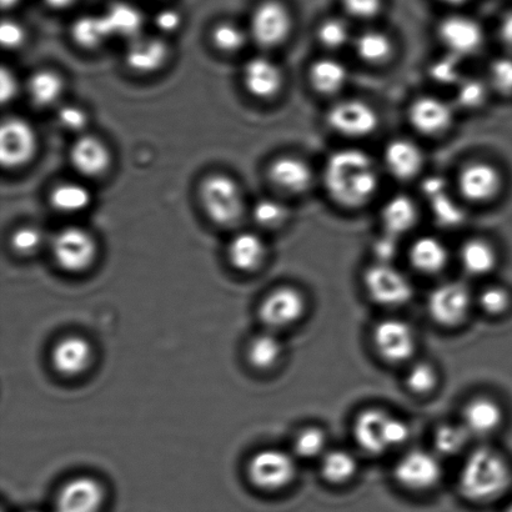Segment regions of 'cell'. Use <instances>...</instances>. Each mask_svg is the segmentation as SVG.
<instances>
[{
    "mask_svg": "<svg viewBox=\"0 0 512 512\" xmlns=\"http://www.w3.org/2000/svg\"><path fill=\"white\" fill-rule=\"evenodd\" d=\"M324 187L331 200L346 209H359L375 198L380 187L373 158L361 149H339L324 167Z\"/></svg>",
    "mask_w": 512,
    "mask_h": 512,
    "instance_id": "6da1fadb",
    "label": "cell"
},
{
    "mask_svg": "<svg viewBox=\"0 0 512 512\" xmlns=\"http://www.w3.org/2000/svg\"><path fill=\"white\" fill-rule=\"evenodd\" d=\"M512 471L509 461L498 450L480 446L466 456L459 474V490L473 503H491L510 488Z\"/></svg>",
    "mask_w": 512,
    "mask_h": 512,
    "instance_id": "7a4b0ae2",
    "label": "cell"
},
{
    "mask_svg": "<svg viewBox=\"0 0 512 512\" xmlns=\"http://www.w3.org/2000/svg\"><path fill=\"white\" fill-rule=\"evenodd\" d=\"M410 434L409 425L404 420L378 408L361 411L353 424L356 445L364 453L374 456L384 455L405 445Z\"/></svg>",
    "mask_w": 512,
    "mask_h": 512,
    "instance_id": "3957f363",
    "label": "cell"
},
{
    "mask_svg": "<svg viewBox=\"0 0 512 512\" xmlns=\"http://www.w3.org/2000/svg\"><path fill=\"white\" fill-rule=\"evenodd\" d=\"M199 195L204 212L215 224L227 227L237 223L243 215L242 189L229 175H209L200 185Z\"/></svg>",
    "mask_w": 512,
    "mask_h": 512,
    "instance_id": "277c9868",
    "label": "cell"
},
{
    "mask_svg": "<svg viewBox=\"0 0 512 512\" xmlns=\"http://www.w3.org/2000/svg\"><path fill=\"white\" fill-rule=\"evenodd\" d=\"M363 283L373 303L385 308H399L410 303L414 286L403 271L391 263H376L365 270Z\"/></svg>",
    "mask_w": 512,
    "mask_h": 512,
    "instance_id": "5b68a950",
    "label": "cell"
},
{
    "mask_svg": "<svg viewBox=\"0 0 512 512\" xmlns=\"http://www.w3.org/2000/svg\"><path fill=\"white\" fill-rule=\"evenodd\" d=\"M296 473L298 465L294 456L280 449L260 450L248 464L249 480L255 488L268 493L288 488Z\"/></svg>",
    "mask_w": 512,
    "mask_h": 512,
    "instance_id": "8992f818",
    "label": "cell"
},
{
    "mask_svg": "<svg viewBox=\"0 0 512 512\" xmlns=\"http://www.w3.org/2000/svg\"><path fill=\"white\" fill-rule=\"evenodd\" d=\"M326 124L341 137L361 139L374 134L380 124L379 114L360 99H344L326 113Z\"/></svg>",
    "mask_w": 512,
    "mask_h": 512,
    "instance_id": "52a82bcc",
    "label": "cell"
},
{
    "mask_svg": "<svg viewBox=\"0 0 512 512\" xmlns=\"http://www.w3.org/2000/svg\"><path fill=\"white\" fill-rule=\"evenodd\" d=\"M98 248L92 234L80 227L59 230L52 242L55 263L68 273H83L92 266Z\"/></svg>",
    "mask_w": 512,
    "mask_h": 512,
    "instance_id": "ba28073f",
    "label": "cell"
},
{
    "mask_svg": "<svg viewBox=\"0 0 512 512\" xmlns=\"http://www.w3.org/2000/svg\"><path fill=\"white\" fill-rule=\"evenodd\" d=\"M396 483L414 493H425L443 479V466L430 451L414 449L401 456L394 468Z\"/></svg>",
    "mask_w": 512,
    "mask_h": 512,
    "instance_id": "9c48e42d",
    "label": "cell"
},
{
    "mask_svg": "<svg viewBox=\"0 0 512 512\" xmlns=\"http://www.w3.org/2000/svg\"><path fill=\"white\" fill-rule=\"evenodd\" d=\"M293 29L289 9L279 0H265L255 8L249 35L261 48H276L286 42Z\"/></svg>",
    "mask_w": 512,
    "mask_h": 512,
    "instance_id": "30bf717a",
    "label": "cell"
},
{
    "mask_svg": "<svg viewBox=\"0 0 512 512\" xmlns=\"http://www.w3.org/2000/svg\"><path fill=\"white\" fill-rule=\"evenodd\" d=\"M473 305V295L465 284L458 281L444 283L431 291L428 313L434 323L444 328H455L464 323Z\"/></svg>",
    "mask_w": 512,
    "mask_h": 512,
    "instance_id": "8fae6325",
    "label": "cell"
},
{
    "mask_svg": "<svg viewBox=\"0 0 512 512\" xmlns=\"http://www.w3.org/2000/svg\"><path fill=\"white\" fill-rule=\"evenodd\" d=\"M305 311L304 294L293 286H280L261 301L259 316L266 328L276 331L299 323Z\"/></svg>",
    "mask_w": 512,
    "mask_h": 512,
    "instance_id": "7c38bea8",
    "label": "cell"
},
{
    "mask_svg": "<svg viewBox=\"0 0 512 512\" xmlns=\"http://www.w3.org/2000/svg\"><path fill=\"white\" fill-rule=\"evenodd\" d=\"M373 344L376 353L386 363H405L415 354V331L405 320H381L373 330Z\"/></svg>",
    "mask_w": 512,
    "mask_h": 512,
    "instance_id": "4fadbf2b",
    "label": "cell"
},
{
    "mask_svg": "<svg viewBox=\"0 0 512 512\" xmlns=\"http://www.w3.org/2000/svg\"><path fill=\"white\" fill-rule=\"evenodd\" d=\"M38 139L27 120L18 117L5 119L0 128V160L4 168L23 167L37 152Z\"/></svg>",
    "mask_w": 512,
    "mask_h": 512,
    "instance_id": "5bb4252c",
    "label": "cell"
},
{
    "mask_svg": "<svg viewBox=\"0 0 512 512\" xmlns=\"http://www.w3.org/2000/svg\"><path fill=\"white\" fill-rule=\"evenodd\" d=\"M458 188L463 198L471 203L493 202L503 192L504 178L494 164L471 162L461 168Z\"/></svg>",
    "mask_w": 512,
    "mask_h": 512,
    "instance_id": "9a60e30c",
    "label": "cell"
},
{
    "mask_svg": "<svg viewBox=\"0 0 512 512\" xmlns=\"http://www.w3.org/2000/svg\"><path fill=\"white\" fill-rule=\"evenodd\" d=\"M438 35L448 53L460 59L478 53L485 42L481 25L466 15H449L441 20Z\"/></svg>",
    "mask_w": 512,
    "mask_h": 512,
    "instance_id": "2e32d148",
    "label": "cell"
},
{
    "mask_svg": "<svg viewBox=\"0 0 512 512\" xmlns=\"http://www.w3.org/2000/svg\"><path fill=\"white\" fill-rule=\"evenodd\" d=\"M409 123L416 132L438 137L448 132L455 122L454 105L438 97H420L410 104Z\"/></svg>",
    "mask_w": 512,
    "mask_h": 512,
    "instance_id": "e0dca14e",
    "label": "cell"
},
{
    "mask_svg": "<svg viewBox=\"0 0 512 512\" xmlns=\"http://www.w3.org/2000/svg\"><path fill=\"white\" fill-rule=\"evenodd\" d=\"M104 499L105 491L97 479L78 476L60 489L54 512H100Z\"/></svg>",
    "mask_w": 512,
    "mask_h": 512,
    "instance_id": "ac0fdd59",
    "label": "cell"
},
{
    "mask_svg": "<svg viewBox=\"0 0 512 512\" xmlns=\"http://www.w3.org/2000/svg\"><path fill=\"white\" fill-rule=\"evenodd\" d=\"M268 177L281 192L300 195L308 192L314 183V172L304 159L281 155L270 163Z\"/></svg>",
    "mask_w": 512,
    "mask_h": 512,
    "instance_id": "d6986e66",
    "label": "cell"
},
{
    "mask_svg": "<svg viewBox=\"0 0 512 512\" xmlns=\"http://www.w3.org/2000/svg\"><path fill=\"white\" fill-rule=\"evenodd\" d=\"M243 83L248 93L258 99H271L283 88V72L273 59L254 57L243 69Z\"/></svg>",
    "mask_w": 512,
    "mask_h": 512,
    "instance_id": "ffe728a7",
    "label": "cell"
},
{
    "mask_svg": "<svg viewBox=\"0 0 512 512\" xmlns=\"http://www.w3.org/2000/svg\"><path fill=\"white\" fill-rule=\"evenodd\" d=\"M92 344L79 335L60 339L52 351V364L57 373L67 378L85 373L93 360Z\"/></svg>",
    "mask_w": 512,
    "mask_h": 512,
    "instance_id": "44dd1931",
    "label": "cell"
},
{
    "mask_svg": "<svg viewBox=\"0 0 512 512\" xmlns=\"http://www.w3.org/2000/svg\"><path fill=\"white\" fill-rule=\"evenodd\" d=\"M424 153L418 144L409 139H393L384 149L386 170L399 180H411L424 167Z\"/></svg>",
    "mask_w": 512,
    "mask_h": 512,
    "instance_id": "7402d4cb",
    "label": "cell"
},
{
    "mask_svg": "<svg viewBox=\"0 0 512 512\" xmlns=\"http://www.w3.org/2000/svg\"><path fill=\"white\" fill-rule=\"evenodd\" d=\"M70 163L79 174L84 177H99L107 172L110 162V153L107 145L92 135H82L70 148Z\"/></svg>",
    "mask_w": 512,
    "mask_h": 512,
    "instance_id": "603a6c76",
    "label": "cell"
},
{
    "mask_svg": "<svg viewBox=\"0 0 512 512\" xmlns=\"http://www.w3.org/2000/svg\"><path fill=\"white\" fill-rule=\"evenodd\" d=\"M504 421V410L489 396H478L465 405L463 425L471 436L485 438L496 433Z\"/></svg>",
    "mask_w": 512,
    "mask_h": 512,
    "instance_id": "cb8c5ba5",
    "label": "cell"
},
{
    "mask_svg": "<svg viewBox=\"0 0 512 512\" xmlns=\"http://www.w3.org/2000/svg\"><path fill=\"white\" fill-rule=\"evenodd\" d=\"M419 220V210L408 195L398 194L386 200L381 208L380 222L385 234L401 238L415 228Z\"/></svg>",
    "mask_w": 512,
    "mask_h": 512,
    "instance_id": "d4e9b609",
    "label": "cell"
},
{
    "mask_svg": "<svg viewBox=\"0 0 512 512\" xmlns=\"http://www.w3.org/2000/svg\"><path fill=\"white\" fill-rule=\"evenodd\" d=\"M168 58V47L157 37H137L130 40L125 52L128 67L138 73H152L158 70Z\"/></svg>",
    "mask_w": 512,
    "mask_h": 512,
    "instance_id": "484cf974",
    "label": "cell"
},
{
    "mask_svg": "<svg viewBox=\"0 0 512 512\" xmlns=\"http://www.w3.org/2000/svg\"><path fill=\"white\" fill-rule=\"evenodd\" d=\"M413 268L425 275L441 273L449 263V250L443 240L425 235L415 240L409 249Z\"/></svg>",
    "mask_w": 512,
    "mask_h": 512,
    "instance_id": "4316f807",
    "label": "cell"
},
{
    "mask_svg": "<svg viewBox=\"0 0 512 512\" xmlns=\"http://www.w3.org/2000/svg\"><path fill=\"white\" fill-rule=\"evenodd\" d=\"M228 258L235 269L245 273L259 269L266 258L264 240L255 233H239L230 240Z\"/></svg>",
    "mask_w": 512,
    "mask_h": 512,
    "instance_id": "83f0119b",
    "label": "cell"
},
{
    "mask_svg": "<svg viewBox=\"0 0 512 512\" xmlns=\"http://www.w3.org/2000/svg\"><path fill=\"white\" fill-rule=\"evenodd\" d=\"M348 79V69L338 59H316L309 68L310 85L319 94H338L344 89Z\"/></svg>",
    "mask_w": 512,
    "mask_h": 512,
    "instance_id": "f1b7e54d",
    "label": "cell"
},
{
    "mask_svg": "<svg viewBox=\"0 0 512 512\" xmlns=\"http://www.w3.org/2000/svg\"><path fill=\"white\" fill-rule=\"evenodd\" d=\"M459 260L466 273L484 276L493 273L499 263V254L488 240L473 238L461 245Z\"/></svg>",
    "mask_w": 512,
    "mask_h": 512,
    "instance_id": "f546056e",
    "label": "cell"
},
{
    "mask_svg": "<svg viewBox=\"0 0 512 512\" xmlns=\"http://www.w3.org/2000/svg\"><path fill=\"white\" fill-rule=\"evenodd\" d=\"M359 464L348 450H328L320 461V473L326 483L345 485L355 478Z\"/></svg>",
    "mask_w": 512,
    "mask_h": 512,
    "instance_id": "4dcf8cb0",
    "label": "cell"
},
{
    "mask_svg": "<svg viewBox=\"0 0 512 512\" xmlns=\"http://www.w3.org/2000/svg\"><path fill=\"white\" fill-rule=\"evenodd\" d=\"M63 90V79L53 70H38L28 79L27 92L29 98L39 108L52 107L62 97Z\"/></svg>",
    "mask_w": 512,
    "mask_h": 512,
    "instance_id": "1f68e13d",
    "label": "cell"
},
{
    "mask_svg": "<svg viewBox=\"0 0 512 512\" xmlns=\"http://www.w3.org/2000/svg\"><path fill=\"white\" fill-rule=\"evenodd\" d=\"M50 205L57 212L74 214L83 212L92 203V193L85 185L77 182H64L55 185L50 192Z\"/></svg>",
    "mask_w": 512,
    "mask_h": 512,
    "instance_id": "d6a6232c",
    "label": "cell"
},
{
    "mask_svg": "<svg viewBox=\"0 0 512 512\" xmlns=\"http://www.w3.org/2000/svg\"><path fill=\"white\" fill-rule=\"evenodd\" d=\"M355 52L363 62L380 65L388 62L394 53V45L388 34L369 29L355 39Z\"/></svg>",
    "mask_w": 512,
    "mask_h": 512,
    "instance_id": "836d02e7",
    "label": "cell"
},
{
    "mask_svg": "<svg viewBox=\"0 0 512 512\" xmlns=\"http://www.w3.org/2000/svg\"><path fill=\"white\" fill-rule=\"evenodd\" d=\"M284 353V346L274 331H265L250 341L248 360L258 370L273 369Z\"/></svg>",
    "mask_w": 512,
    "mask_h": 512,
    "instance_id": "e575fe53",
    "label": "cell"
},
{
    "mask_svg": "<svg viewBox=\"0 0 512 512\" xmlns=\"http://www.w3.org/2000/svg\"><path fill=\"white\" fill-rule=\"evenodd\" d=\"M104 17L107 19L113 37L119 35V37L129 40L139 37V30L143 25V15L133 5L123 2L114 3L110 5Z\"/></svg>",
    "mask_w": 512,
    "mask_h": 512,
    "instance_id": "d590c367",
    "label": "cell"
},
{
    "mask_svg": "<svg viewBox=\"0 0 512 512\" xmlns=\"http://www.w3.org/2000/svg\"><path fill=\"white\" fill-rule=\"evenodd\" d=\"M74 42L80 47L93 49L112 38L107 19L103 15H84L75 20L72 27Z\"/></svg>",
    "mask_w": 512,
    "mask_h": 512,
    "instance_id": "8d00e7d4",
    "label": "cell"
},
{
    "mask_svg": "<svg viewBox=\"0 0 512 512\" xmlns=\"http://www.w3.org/2000/svg\"><path fill=\"white\" fill-rule=\"evenodd\" d=\"M471 435L463 424H441L433 435L436 453L444 456H454L461 453L469 443Z\"/></svg>",
    "mask_w": 512,
    "mask_h": 512,
    "instance_id": "74e56055",
    "label": "cell"
},
{
    "mask_svg": "<svg viewBox=\"0 0 512 512\" xmlns=\"http://www.w3.org/2000/svg\"><path fill=\"white\" fill-rule=\"evenodd\" d=\"M328 446V436L318 426L300 430L294 439V453L304 460L323 458Z\"/></svg>",
    "mask_w": 512,
    "mask_h": 512,
    "instance_id": "f35d334b",
    "label": "cell"
},
{
    "mask_svg": "<svg viewBox=\"0 0 512 512\" xmlns=\"http://www.w3.org/2000/svg\"><path fill=\"white\" fill-rule=\"evenodd\" d=\"M439 383V374L433 364L428 361H419L414 364L406 374V385L411 393L428 395L433 393Z\"/></svg>",
    "mask_w": 512,
    "mask_h": 512,
    "instance_id": "ab89813d",
    "label": "cell"
},
{
    "mask_svg": "<svg viewBox=\"0 0 512 512\" xmlns=\"http://www.w3.org/2000/svg\"><path fill=\"white\" fill-rule=\"evenodd\" d=\"M316 35H318L319 43L330 50L344 48L351 39L349 24L340 18L323 20L316 30Z\"/></svg>",
    "mask_w": 512,
    "mask_h": 512,
    "instance_id": "60d3db41",
    "label": "cell"
},
{
    "mask_svg": "<svg viewBox=\"0 0 512 512\" xmlns=\"http://www.w3.org/2000/svg\"><path fill=\"white\" fill-rule=\"evenodd\" d=\"M456 102L460 108L474 110L483 107L488 99V85L478 78H463L456 85Z\"/></svg>",
    "mask_w": 512,
    "mask_h": 512,
    "instance_id": "b9f144b4",
    "label": "cell"
},
{
    "mask_svg": "<svg viewBox=\"0 0 512 512\" xmlns=\"http://www.w3.org/2000/svg\"><path fill=\"white\" fill-rule=\"evenodd\" d=\"M212 39L215 47L225 53H235L247 43L248 34L239 25L224 22L214 28Z\"/></svg>",
    "mask_w": 512,
    "mask_h": 512,
    "instance_id": "7bdbcfd3",
    "label": "cell"
},
{
    "mask_svg": "<svg viewBox=\"0 0 512 512\" xmlns=\"http://www.w3.org/2000/svg\"><path fill=\"white\" fill-rule=\"evenodd\" d=\"M288 208L275 199H260L253 208V217L260 227L278 228L288 219Z\"/></svg>",
    "mask_w": 512,
    "mask_h": 512,
    "instance_id": "ee69618b",
    "label": "cell"
},
{
    "mask_svg": "<svg viewBox=\"0 0 512 512\" xmlns=\"http://www.w3.org/2000/svg\"><path fill=\"white\" fill-rule=\"evenodd\" d=\"M478 303L485 314L501 316L508 313L512 299L508 289L499 285H491L481 291Z\"/></svg>",
    "mask_w": 512,
    "mask_h": 512,
    "instance_id": "f6af8a7d",
    "label": "cell"
},
{
    "mask_svg": "<svg viewBox=\"0 0 512 512\" xmlns=\"http://www.w3.org/2000/svg\"><path fill=\"white\" fill-rule=\"evenodd\" d=\"M489 83L496 92L512 95V57L505 55L491 62L489 67Z\"/></svg>",
    "mask_w": 512,
    "mask_h": 512,
    "instance_id": "bcb514c9",
    "label": "cell"
},
{
    "mask_svg": "<svg viewBox=\"0 0 512 512\" xmlns=\"http://www.w3.org/2000/svg\"><path fill=\"white\" fill-rule=\"evenodd\" d=\"M460 60V58L449 53L446 57L435 60L429 69L431 79L440 84L458 85L460 80L464 78L461 75Z\"/></svg>",
    "mask_w": 512,
    "mask_h": 512,
    "instance_id": "7dc6e473",
    "label": "cell"
},
{
    "mask_svg": "<svg viewBox=\"0 0 512 512\" xmlns=\"http://www.w3.org/2000/svg\"><path fill=\"white\" fill-rule=\"evenodd\" d=\"M43 240V233L38 228L22 227L15 230L10 243L15 252L29 255L37 252L40 245L43 244Z\"/></svg>",
    "mask_w": 512,
    "mask_h": 512,
    "instance_id": "c3c4849f",
    "label": "cell"
},
{
    "mask_svg": "<svg viewBox=\"0 0 512 512\" xmlns=\"http://www.w3.org/2000/svg\"><path fill=\"white\" fill-rule=\"evenodd\" d=\"M346 13L360 20H371L383 9V0H341Z\"/></svg>",
    "mask_w": 512,
    "mask_h": 512,
    "instance_id": "681fc988",
    "label": "cell"
},
{
    "mask_svg": "<svg viewBox=\"0 0 512 512\" xmlns=\"http://www.w3.org/2000/svg\"><path fill=\"white\" fill-rule=\"evenodd\" d=\"M58 120L60 125L69 132H82L87 127L88 115L77 105H65L59 110Z\"/></svg>",
    "mask_w": 512,
    "mask_h": 512,
    "instance_id": "f907efd6",
    "label": "cell"
},
{
    "mask_svg": "<svg viewBox=\"0 0 512 512\" xmlns=\"http://www.w3.org/2000/svg\"><path fill=\"white\" fill-rule=\"evenodd\" d=\"M25 32L19 23L13 19L3 20L0 27V42L4 48L17 49L24 43Z\"/></svg>",
    "mask_w": 512,
    "mask_h": 512,
    "instance_id": "816d5d0a",
    "label": "cell"
},
{
    "mask_svg": "<svg viewBox=\"0 0 512 512\" xmlns=\"http://www.w3.org/2000/svg\"><path fill=\"white\" fill-rule=\"evenodd\" d=\"M374 250L379 263H391L398 253V238L385 234L383 239L376 242Z\"/></svg>",
    "mask_w": 512,
    "mask_h": 512,
    "instance_id": "f5cc1de1",
    "label": "cell"
},
{
    "mask_svg": "<svg viewBox=\"0 0 512 512\" xmlns=\"http://www.w3.org/2000/svg\"><path fill=\"white\" fill-rule=\"evenodd\" d=\"M154 22L159 30L170 33L179 28L180 23H182V18H180V14L177 10L163 9L155 15Z\"/></svg>",
    "mask_w": 512,
    "mask_h": 512,
    "instance_id": "db71d44e",
    "label": "cell"
},
{
    "mask_svg": "<svg viewBox=\"0 0 512 512\" xmlns=\"http://www.w3.org/2000/svg\"><path fill=\"white\" fill-rule=\"evenodd\" d=\"M0 84H2V100L3 103L12 100L18 93L19 83L18 78L12 72V69L3 68L2 77H0Z\"/></svg>",
    "mask_w": 512,
    "mask_h": 512,
    "instance_id": "11a10c76",
    "label": "cell"
},
{
    "mask_svg": "<svg viewBox=\"0 0 512 512\" xmlns=\"http://www.w3.org/2000/svg\"><path fill=\"white\" fill-rule=\"evenodd\" d=\"M499 35L501 42L506 48L512 50V12L505 15L499 25Z\"/></svg>",
    "mask_w": 512,
    "mask_h": 512,
    "instance_id": "9f6ffc18",
    "label": "cell"
},
{
    "mask_svg": "<svg viewBox=\"0 0 512 512\" xmlns=\"http://www.w3.org/2000/svg\"><path fill=\"white\" fill-rule=\"evenodd\" d=\"M43 2L53 9H65L72 7L77 0H43Z\"/></svg>",
    "mask_w": 512,
    "mask_h": 512,
    "instance_id": "6f0895ef",
    "label": "cell"
},
{
    "mask_svg": "<svg viewBox=\"0 0 512 512\" xmlns=\"http://www.w3.org/2000/svg\"><path fill=\"white\" fill-rule=\"evenodd\" d=\"M20 0H2V5L4 9L13 8L17 5Z\"/></svg>",
    "mask_w": 512,
    "mask_h": 512,
    "instance_id": "680465c9",
    "label": "cell"
},
{
    "mask_svg": "<svg viewBox=\"0 0 512 512\" xmlns=\"http://www.w3.org/2000/svg\"><path fill=\"white\" fill-rule=\"evenodd\" d=\"M440 2L449 4V5H461V4L468 3L469 0H440Z\"/></svg>",
    "mask_w": 512,
    "mask_h": 512,
    "instance_id": "91938a15",
    "label": "cell"
},
{
    "mask_svg": "<svg viewBox=\"0 0 512 512\" xmlns=\"http://www.w3.org/2000/svg\"><path fill=\"white\" fill-rule=\"evenodd\" d=\"M505 512H512V504L508 506V509H506Z\"/></svg>",
    "mask_w": 512,
    "mask_h": 512,
    "instance_id": "94428289",
    "label": "cell"
},
{
    "mask_svg": "<svg viewBox=\"0 0 512 512\" xmlns=\"http://www.w3.org/2000/svg\"><path fill=\"white\" fill-rule=\"evenodd\" d=\"M28 512H43V511L33 510V511H28Z\"/></svg>",
    "mask_w": 512,
    "mask_h": 512,
    "instance_id": "6125c7cd",
    "label": "cell"
}]
</instances>
